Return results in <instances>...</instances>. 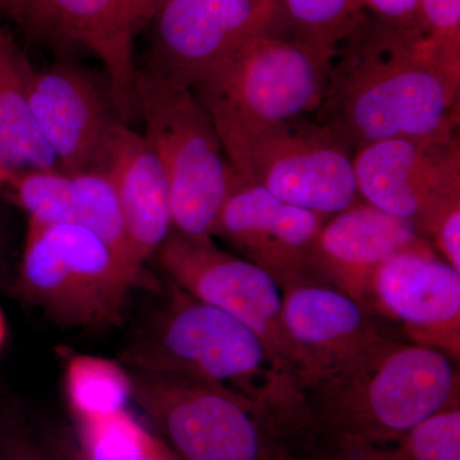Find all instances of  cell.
Listing matches in <instances>:
<instances>
[{
  "label": "cell",
  "mask_w": 460,
  "mask_h": 460,
  "mask_svg": "<svg viewBox=\"0 0 460 460\" xmlns=\"http://www.w3.org/2000/svg\"><path fill=\"white\" fill-rule=\"evenodd\" d=\"M0 256H2V253H0Z\"/></svg>",
  "instance_id": "4dcf8cb0"
},
{
  "label": "cell",
  "mask_w": 460,
  "mask_h": 460,
  "mask_svg": "<svg viewBox=\"0 0 460 460\" xmlns=\"http://www.w3.org/2000/svg\"><path fill=\"white\" fill-rule=\"evenodd\" d=\"M136 113L168 178L172 230L213 238L226 199L241 175L230 164L213 122L190 89H172L137 74Z\"/></svg>",
  "instance_id": "52a82bcc"
},
{
  "label": "cell",
  "mask_w": 460,
  "mask_h": 460,
  "mask_svg": "<svg viewBox=\"0 0 460 460\" xmlns=\"http://www.w3.org/2000/svg\"><path fill=\"white\" fill-rule=\"evenodd\" d=\"M431 247L410 222L358 199L323 224L314 244L313 274L363 305L371 278L384 262Z\"/></svg>",
  "instance_id": "e0dca14e"
},
{
  "label": "cell",
  "mask_w": 460,
  "mask_h": 460,
  "mask_svg": "<svg viewBox=\"0 0 460 460\" xmlns=\"http://www.w3.org/2000/svg\"><path fill=\"white\" fill-rule=\"evenodd\" d=\"M0 190L26 211L31 222L71 224L89 229L136 274L154 279L133 253L113 184L104 172L53 169L21 172Z\"/></svg>",
  "instance_id": "ac0fdd59"
},
{
  "label": "cell",
  "mask_w": 460,
  "mask_h": 460,
  "mask_svg": "<svg viewBox=\"0 0 460 460\" xmlns=\"http://www.w3.org/2000/svg\"><path fill=\"white\" fill-rule=\"evenodd\" d=\"M278 0H166L151 21L138 74L172 87H195L244 41L266 32Z\"/></svg>",
  "instance_id": "9c48e42d"
},
{
  "label": "cell",
  "mask_w": 460,
  "mask_h": 460,
  "mask_svg": "<svg viewBox=\"0 0 460 460\" xmlns=\"http://www.w3.org/2000/svg\"><path fill=\"white\" fill-rule=\"evenodd\" d=\"M354 150L313 115L262 133L248 154L246 177L287 204L332 217L359 199Z\"/></svg>",
  "instance_id": "ba28073f"
},
{
  "label": "cell",
  "mask_w": 460,
  "mask_h": 460,
  "mask_svg": "<svg viewBox=\"0 0 460 460\" xmlns=\"http://www.w3.org/2000/svg\"><path fill=\"white\" fill-rule=\"evenodd\" d=\"M330 217L275 198L256 183L239 178L213 229L248 260L270 274L281 288L316 279L314 244Z\"/></svg>",
  "instance_id": "5bb4252c"
},
{
  "label": "cell",
  "mask_w": 460,
  "mask_h": 460,
  "mask_svg": "<svg viewBox=\"0 0 460 460\" xmlns=\"http://www.w3.org/2000/svg\"><path fill=\"white\" fill-rule=\"evenodd\" d=\"M164 299L136 330L120 361L133 371L214 384L250 399L295 445L314 420L295 375L253 330L166 281Z\"/></svg>",
  "instance_id": "7a4b0ae2"
},
{
  "label": "cell",
  "mask_w": 460,
  "mask_h": 460,
  "mask_svg": "<svg viewBox=\"0 0 460 460\" xmlns=\"http://www.w3.org/2000/svg\"><path fill=\"white\" fill-rule=\"evenodd\" d=\"M159 287L136 274L91 230L29 220L14 295L62 328L119 326L132 290Z\"/></svg>",
  "instance_id": "5b68a950"
},
{
  "label": "cell",
  "mask_w": 460,
  "mask_h": 460,
  "mask_svg": "<svg viewBox=\"0 0 460 460\" xmlns=\"http://www.w3.org/2000/svg\"><path fill=\"white\" fill-rule=\"evenodd\" d=\"M65 394L75 423L105 419L127 410L131 376L111 359L78 354L66 362Z\"/></svg>",
  "instance_id": "7402d4cb"
},
{
  "label": "cell",
  "mask_w": 460,
  "mask_h": 460,
  "mask_svg": "<svg viewBox=\"0 0 460 460\" xmlns=\"http://www.w3.org/2000/svg\"><path fill=\"white\" fill-rule=\"evenodd\" d=\"M29 96L39 128L65 172L93 171L114 122L98 84L69 57L35 71Z\"/></svg>",
  "instance_id": "2e32d148"
},
{
  "label": "cell",
  "mask_w": 460,
  "mask_h": 460,
  "mask_svg": "<svg viewBox=\"0 0 460 460\" xmlns=\"http://www.w3.org/2000/svg\"><path fill=\"white\" fill-rule=\"evenodd\" d=\"M32 72L25 51L0 17V187L21 172L58 169L57 157L32 113Z\"/></svg>",
  "instance_id": "ffe728a7"
},
{
  "label": "cell",
  "mask_w": 460,
  "mask_h": 460,
  "mask_svg": "<svg viewBox=\"0 0 460 460\" xmlns=\"http://www.w3.org/2000/svg\"><path fill=\"white\" fill-rule=\"evenodd\" d=\"M305 460H460V405L390 440H348L316 429Z\"/></svg>",
  "instance_id": "44dd1931"
},
{
  "label": "cell",
  "mask_w": 460,
  "mask_h": 460,
  "mask_svg": "<svg viewBox=\"0 0 460 460\" xmlns=\"http://www.w3.org/2000/svg\"><path fill=\"white\" fill-rule=\"evenodd\" d=\"M459 385L458 362L447 354L390 335L302 392L323 434L384 441L458 407Z\"/></svg>",
  "instance_id": "3957f363"
},
{
  "label": "cell",
  "mask_w": 460,
  "mask_h": 460,
  "mask_svg": "<svg viewBox=\"0 0 460 460\" xmlns=\"http://www.w3.org/2000/svg\"><path fill=\"white\" fill-rule=\"evenodd\" d=\"M5 339H7V320H5L4 313L0 307V350L5 343Z\"/></svg>",
  "instance_id": "f546056e"
},
{
  "label": "cell",
  "mask_w": 460,
  "mask_h": 460,
  "mask_svg": "<svg viewBox=\"0 0 460 460\" xmlns=\"http://www.w3.org/2000/svg\"><path fill=\"white\" fill-rule=\"evenodd\" d=\"M0 17L12 21L27 41L59 58L75 50L93 54L107 71L118 119L128 124L137 114L135 40L118 20L115 0H0Z\"/></svg>",
  "instance_id": "4fadbf2b"
},
{
  "label": "cell",
  "mask_w": 460,
  "mask_h": 460,
  "mask_svg": "<svg viewBox=\"0 0 460 460\" xmlns=\"http://www.w3.org/2000/svg\"><path fill=\"white\" fill-rule=\"evenodd\" d=\"M420 25L436 53L460 68V0H420Z\"/></svg>",
  "instance_id": "d4e9b609"
},
{
  "label": "cell",
  "mask_w": 460,
  "mask_h": 460,
  "mask_svg": "<svg viewBox=\"0 0 460 460\" xmlns=\"http://www.w3.org/2000/svg\"><path fill=\"white\" fill-rule=\"evenodd\" d=\"M363 308L396 338L435 348L459 363L460 272L434 248L407 251L384 262L366 292Z\"/></svg>",
  "instance_id": "7c38bea8"
},
{
  "label": "cell",
  "mask_w": 460,
  "mask_h": 460,
  "mask_svg": "<svg viewBox=\"0 0 460 460\" xmlns=\"http://www.w3.org/2000/svg\"><path fill=\"white\" fill-rule=\"evenodd\" d=\"M93 169L113 184L133 253L145 265L174 229L164 166L144 135L115 119Z\"/></svg>",
  "instance_id": "d6986e66"
},
{
  "label": "cell",
  "mask_w": 460,
  "mask_h": 460,
  "mask_svg": "<svg viewBox=\"0 0 460 460\" xmlns=\"http://www.w3.org/2000/svg\"><path fill=\"white\" fill-rule=\"evenodd\" d=\"M0 460H45L35 429L14 405L0 410Z\"/></svg>",
  "instance_id": "484cf974"
},
{
  "label": "cell",
  "mask_w": 460,
  "mask_h": 460,
  "mask_svg": "<svg viewBox=\"0 0 460 460\" xmlns=\"http://www.w3.org/2000/svg\"><path fill=\"white\" fill-rule=\"evenodd\" d=\"M156 255L169 280L253 330L301 385V368L283 325V289L270 274L226 252L213 238L175 230Z\"/></svg>",
  "instance_id": "30bf717a"
},
{
  "label": "cell",
  "mask_w": 460,
  "mask_h": 460,
  "mask_svg": "<svg viewBox=\"0 0 460 460\" xmlns=\"http://www.w3.org/2000/svg\"><path fill=\"white\" fill-rule=\"evenodd\" d=\"M35 432L45 460H89L81 450L74 429L49 426Z\"/></svg>",
  "instance_id": "83f0119b"
},
{
  "label": "cell",
  "mask_w": 460,
  "mask_h": 460,
  "mask_svg": "<svg viewBox=\"0 0 460 460\" xmlns=\"http://www.w3.org/2000/svg\"><path fill=\"white\" fill-rule=\"evenodd\" d=\"M359 199L402 220L423 237L460 206L459 138H389L357 148Z\"/></svg>",
  "instance_id": "8fae6325"
},
{
  "label": "cell",
  "mask_w": 460,
  "mask_h": 460,
  "mask_svg": "<svg viewBox=\"0 0 460 460\" xmlns=\"http://www.w3.org/2000/svg\"><path fill=\"white\" fill-rule=\"evenodd\" d=\"M460 69L420 30L365 13L337 49L314 118L357 148L389 138H459Z\"/></svg>",
  "instance_id": "6da1fadb"
},
{
  "label": "cell",
  "mask_w": 460,
  "mask_h": 460,
  "mask_svg": "<svg viewBox=\"0 0 460 460\" xmlns=\"http://www.w3.org/2000/svg\"><path fill=\"white\" fill-rule=\"evenodd\" d=\"M131 399L183 460H299L275 420L214 384L133 371Z\"/></svg>",
  "instance_id": "8992f818"
},
{
  "label": "cell",
  "mask_w": 460,
  "mask_h": 460,
  "mask_svg": "<svg viewBox=\"0 0 460 460\" xmlns=\"http://www.w3.org/2000/svg\"><path fill=\"white\" fill-rule=\"evenodd\" d=\"M362 5L366 14L380 22L422 31L420 0H362Z\"/></svg>",
  "instance_id": "4316f807"
},
{
  "label": "cell",
  "mask_w": 460,
  "mask_h": 460,
  "mask_svg": "<svg viewBox=\"0 0 460 460\" xmlns=\"http://www.w3.org/2000/svg\"><path fill=\"white\" fill-rule=\"evenodd\" d=\"M296 40L335 54L365 16L362 0H283Z\"/></svg>",
  "instance_id": "cb8c5ba5"
},
{
  "label": "cell",
  "mask_w": 460,
  "mask_h": 460,
  "mask_svg": "<svg viewBox=\"0 0 460 460\" xmlns=\"http://www.w3.org/2000/svg\"><path fill=\"white\" fill-rule=\"evenodd\" d=\"M283 289V325L301 368L302 389L390 337L352 296L319 279Z\"/></svg>",
  "instance_id": "9a60e30c"
},
{
  "label": "cell",
  "mask_w": 460,
  "mask_h": 460,
  "mask_svg": "<svg viewBox=\"0 0 460 460\" xmlns=\"http://www.w3.org/2000/svg\"><path fill=\"white\" fill-rule=\"evenodd\" d=\"M332 57L296 39L263 32L239 45L195 84L230 164L243 180L248 154L262 133L316 113Z\"/></svg>",
  "instance_id": "277c9868"
},
{
  "label": "cell",
  "mask_w": 460,
  "mask_h": 460,
  "mask_svg": "<svg viewBox=\"0 0 460 460\" xmlns=\"http://www.w3.org/2000/svg\"><path fill=\"white\" fill-rule=\"evenodd\" d=\"M74 431L89 460H183L127 410L105 419L77 422Z\"/></svg>",
  "instance_id": "603a6c76"
},
{
  "label": "cell",
  "mask_w": 460,
  "mask_h": 460,
  "mask_svg": "<svg viewBox=\"0 0 460 460\" xmlns=\"http://www.w3.org/2000/svg\"><path fill=\"white\" fill-rule=\"evenodd\" d=\"M166 0H115L118 20L124 31L135 40L150 25Z\"/></svg>",
  "instance_id": "f1b7e54d"
}]
</instances>
